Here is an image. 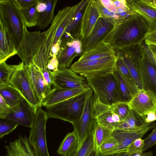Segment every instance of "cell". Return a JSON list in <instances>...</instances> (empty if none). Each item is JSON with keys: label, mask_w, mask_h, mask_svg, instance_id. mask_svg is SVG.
Masks as SVG:
<instances>
[{"label": "cell", "mask_w": 156, "mask_h": 156, "mask_svg": "<svg viewBox=\"0 0 156 156\" xmlns=\"http://www.w3.org/2000/svg\"><path fill=\"white\" fill-rule=\"evenodd\" d=\"M148 32L147 24L138 13L126 18L114 25L104 41L116 51L133 45L141 44Z\"/></svg>", "instance_id": "cell-1"}, {"label": "cell", "mask_w": 156, "mask_h": 156, "mask_svg": "<svg viewBox=\"0 0 156 156\" xmlns=\"http://www.w3.org/2000/svg\"><path fill=\"white\" fill-rule=\"evenodd\" d=\"M0 22L9 33L16 50L23 39L25 25L14 0H0Z\"/></svg>", "instance_id": "cell-2"}, {"label": "cell", "mask_w": 156, "mask_h": 156, "mask_svg": "<svg viewBox=\"0 0 156 156\" xmlns=\"http://www.w3.org/2000/svg\"><path fill=\"white\" fill-rule=\"evenodd\" d=\"M86 92L46 107L48 118L59 119L70 122L72 125L75 123L80 119L83 112L85 103Z\"/></svg>", "instance_id": "cell-3"}, {"label": "cell", "mask_w": 156, "mask_h": 156, "mask_svg": "<svg viewBox=\"0 0 156 156\" xmlns=\"http://www.w3.org/2000/svg\"><path fill=\"white\" fill-rule=\"evenodd\" d=\"M85 78L100 102L111 105L118 101L117 83L113 73Z\"/></svg>", "instance_id": "cell-4"}, {"label": "cell", "mask_w": 156, "mask_h": 156, "mask_svg": "<svg viewBox=\"0 0 156 156\" xmlns=\"http://www.w3.org/2000/svg\"><path fill=\"white\" fill-rule=\"evenodd\" d=\"M116 55L99 59L76 62L70 69L80 76L86 77L113 73L115 69L117 59Z\"/></svg>", "instance_id": "cell-5"}, {"label": "cell", "mask_w": 156, "mask_h": 156, "mask_svg": "<svg viewBox=\"0 0 156 156\" xmlns=\"http://www.w3.org/2000/svg\"><path fill=\"white\" fill-rule=\"evenodd\" d=\"M48 119L46 111L39 108L33 125L30 130L28 140L35 156H50L46 138V125Z\"/></svg>", "instance_id": "cell-6"}, {"label": "cell", "mask_w": 156, "mask_h": 156, "mask_svg": "<svg viewBox=\"0 0 156 156\" xmlns=\"http://www.w3.org/2000/svg\"><path fill=\"white\" fill-rule=\"evenodd\" d=\"M28 67L22 62L15 65L10 84L20 92L37 112L42 106V101L37 97L32 88L27 73Z\"/></svg>", "instance_id": "cell-7"}, {"label": "cell", "mask_w": 156, "mask_h": 156, "mask_svg": "<svg viewBox=\"0 0 156 156\" xmlns=\"http://www.w3.org/2000/svg\"><path fill=\"white\" fill-rule=\"evenodd\" d=\"M24 26V35L16 49L17 54L25 65L34 63L33 59L38 54L44 43V34L40 31L30 32Z\"/></svg>", "instance_id": "cell-8"}, {"label": "cell", "mask_w": 156, "mask_h": 156, "mask_svg": "<svg viewBox=\"0 0 156 156\" xmlns=\"http://www.w3.org/2000/svg\"><path fill=\"white\" fill-rule=\"evenodd\" d=\"M63 9L59 10L49 28L43 32L44 43L38 54L33 59V63L40 69L47 68L53 47L57 29L61 23L63 14Z\"/></svg>", "instance_id": "cell-9"}, {"label": "cell", "mask_w": 156, "mask_h": 156, "mask_svg": "<svg viewBox=\"0 0 156 156\" xmlns=\"http://www.w3.org/2000/svg\"><path fill=\"white\" fill-rule=\"evenodd\" d=\"M86 95L85 105L82 114L79 120L73 125V130L75 131L79 139L78 150L91 132L96 120L93 115L94 94L93 90L90 87L86 91Z\"/></svg>", "instance_id": "cell-10"}, {"label": "cell", "mask_w": 156, "mask_h": 156, "mask_svg": "<svg viewBox=\"0 0 156 156\" xmlns=\"http://www.w3.org/2000/svg\"><path fill=\"white\" fill-rule=\"evenodd\" d=\"M52 74L53 85L55 88L67 89L90 87L86 79L68 68H58L56 72H52Z\"/></svg>", "instance_id": "cell-11"}, {"label": "cell", "mask_w": 156, "mask_h": 156, "mask_svg": "<svg viewBox=\"0 0 156 156\" xmlns=\"http://www.w3.org/2000/svg\"><path fill=\"white\" fill-rule=\"evenodd\" d=\"M128 103L130 109L145 119L149 113L156 114V95L150 90L138 89Z\"/></svg>", "instance_id": "cell-12"}, {"label": "cell", "mask_w": 156, "mask_h": 156, "mask_svg": "<svg viewBox=\"0 0 156 156\" xmlns=\"http://www.w3.org/2000/svg\"><path fill=\"white\" fill-rule=\"evenodd\" d=\"M156 123L153 122L147 123L140 128L132 130H125L116 129L112 131V136L117 140L118 145L109 154L127 152L129 145L134 140L142 138L148 131L153 129Z\"/></svg>", "instance_id": "cell-13"}, {"label": "cell", "mask_w": 156, "mask_h": 156, "mask_svg": "<svg viewBox=\"0 0 156 156\" xmlns=\"http://www.w3.org/2000/svg\"><path fill=\"white\" fill-rule=\"evenodd\" d=\"M144 49V46L141 44L123 48L116 51L122 57L138 89L142 88L138 70V62Z\"/></svg>", "instance_id": "cell-14"}, {"label": "cell", "mask_w": 156, "mask_h": 156, "mask_svg": "<svg viewBox=\"0 0 156 156\" xmlns=\"http://www.w3.org/2000/svg\"><path fill=\"white\" fill-rule=\"evenodd\" d=\"M36 112L34 107L22 97L17 105L11 107L10 112L6 118L30 128L34 122Z\"/></svg>", "instance_id": "cell-15"}, {"label": "cell", "mask_w": 156, "mask_h": 156, "mask_svg": "<svg viewBox=\"0 0 156 156\" xmlns=\"http://www.w3.org/2000/svg\"><path fill=\"white\" fill-rule=\"evenodd\" d=\"M138 70L142 89L156 95V66L148 59L144 47L139 60Z\"/></svg>", "instance_id": "cell-16"}, {"label": "cell", "mask_w": 156, "mask_h": 156, "mask_svg": "<svg viewBox=\"0 0 156 156\" xmlns=\"http://www.w3.org/2000/svg\"><path fill=\"white\" fill-rule=\"evenodd\" d=\"M114 27L108 20L100 17L90 34L82 41L83 51L90 49L104 41Z\"/></svg>", "instance_id": "cell-17"}, {"label": "cell", "mask_w": 156, "mask_h": 156, "mask_svg": "<svg viewBox=\"0 0 156 156\" xmlns=\"http://www.w3.org/2000/svg\"><path fill=\"white\" fill-rule=\"evenodd\" d=\"M130 9L139 14L146 22L148 32L156 31V8L151 0H126Z\"/></svg>", "instance_id": "cell-18"}, {"label": "cell", "mask_w": 156, "mask_h": 156, "mask_svg": "<svg viewBox=\"0 0 156 156\" xmlns=\"http://www.w3.org/2000/svg\"><path fill=\"white\" fill-rule=\"evenodd\" d=\"M88 1L89 0H83L79 2V5L74 18L66 29L58 43L60 48L65 44L74 40L81 39L82 18Z\"/></svg>", "instance_id": "cell-19"}, {"label": "cell", "mask_w": 156, "mask_h": 156, "mask_svg": "<svg viewBox=\"0 0 156 156\" xmlns=\"http://www.w3.org/2000/svg\"><path fill=\"white\" fill-rule=\"evenodd\" d=\"M83 51L81 39L74 40L61 46L57 56L58 69L69 67L74 59L79 55L81 56Z\"/></svg>", "instance_id": "cell-20"}, {"label": "cell", "mask_w": 156, "mask_h": 156, "mask_svg": "<svg viewBox=\"0 0 156 156\" xmlns=\"http://www.w3.org/2000/svg\"><path fill=\"white\" fill-rule=\"evenodd\" d=\"M27 73L35 93L42 102L51 92L52 89L48 86L40 69L34 63L28 66Z\"/></svg>", "instance_id": "cell-21"}, {"label": "cell", "mask_w": 156, "mask_h": 156, "mask_svg": "<svg viewBox=\"0 0 156 156\" xmlns=\"http://www.w3.org/2000/svg\"><path fill=\"white\" fill-rule=\"evenodd\" d=\"M100 17V14L96 5L95 0H89L82 18L80 33L82 41L90 34Z\"/></svg>", "instance_id": "cell-22"}, {"label": "cell", "mask_w": 156, "mask_h": 156, "mask_svg": "<svg viewBox=\"0 0 156 156\" xmlns=\"http://www.w3.org/2000/svg\"><path fill=\"white\" fill-rule=\"evenodd\" d=\"M90 88L63 89L53 87L51 92L42 102V105L50 106L83 93Z\"/></svg>", "instance_id": "cell-23"}, {"label": "cell", "mask_w": 156, "mask_h": 156, "mask_svg": "<svg viewBox=\"0 0 156 156\" xmlns=\"http://www.w3.org/2000/svg\"><path fill=\"white\" fill-rule=\"evenodd\" d=\"M5 147V156H35L26 135H19Z\"/></svg>", "instance_id": "cell-24"}, {"label": "cell", "mask_w": 156, "mask_h": 156, "mask_svg": "<svg viewBox=\"0 0 156 156\" xmlns=\"http://www.w3.org/2000/svg\"><path fill=\"white\" fill-rule=\"evenodd\" d=\"M116 55V52L113 47L108 43L104 41L93 48L83 51L77 61L98 59Z\"/></svg>", "instance_id": "cell-25"}, {"label": "cell", "mask_w": 156, "mask_h": 156, "mask_svg": "<svg viewBox=\"0 0 156 156\" xmlns=\"http://www.w3.org/2000/svg\"><path fill=\"white\" fill-rule=\"evenodd\" d=\"M17 54L13 41L2 23L0 22V62Z\"/></svg>", "instance_id": "cell-26"}, {"label": "cell", "mask_w": 156, "mask_h": 156, "mask_svg": "<svg viewBox=\"0 0 156 156\" xmlns=\"http://www.w3.org/2000/svg\"><path fill=\"white\" fill-rule=\"evenodd\" d=\"M79 141L77 136L73 131L68 133L60 144L56 151L60 156H73L78 150Z\"/></svg>", "instance_id": "cell-27"}, {"label": "cell", "mask_w": 156, "mask_h": 156, "mask_svg": "<svg viewBox=\"0 0 156 156\" xmlns=\"http://www.w3.org/2000/svg\"><path fill=\"white\" fill-rule=\"evenodd\" d=\"M113 74L117 83L118 101L128 103L132 99L136 93L116 68Z\"/></svg>", "instance_id": "cell-28"}, {"label": "cell", "mask_w": 156, "mask_h": 156, "mask_svg": "<svg viewBox=\"0 0 156 156\" xmlns=\"http://www.w3.org/2000/svg\"><path fill=\"white\" fill-rule=\"evenodd\" d=\"M79 5L78 3L73 6L66 7L63 9V16L56 32L53 47L58 43L66 29L74 18Z\"/></svg>", "instance_id": "cell-29"}, {"label": "cell", "mask_w": 156, "mask_h": 156, "mask_svg": "<svg viewBox=\"0 0 156 156\" xmlns=\"http://www.w3.org/2000/svg\"><path fill=\"white\" fill-rule=\"evenodd\" d=\"M46 7L43 12L38 13L37 26L43 30L51 24L55 17L54 12L57 0H45Z\"/></svg>", "instance_id": "cell-30"}, {"label": "cell", "mask_w": 156, "mask_h": 156, "mask_svg": "<svg viewBox=\"0 0 156 156\" xmlns=\"http://www.w3.org/2000/svg\"><path fill=\"white\" fill-rule=\"evenodd\" d=\"M146 123L145 119L130 109L128 115L120 122L117 129L134 130L140 128Z\"/></svg>", "instance_id": "cell-31"}, {"label": "cell", "mask_w": 156, "mask_h": 156, "mask_svg": "<svg viewBox=\"0 0 156 156\" xmlns=\"http://www.w3.org/2000/svg\"><path fill=\"white\" fill-rule=\"evenodd\" d=\"M0 95L11 107L17 105L22 97L20 92L10 84L0 85Z\"/></svg>", "instance_id": "cell-32"}, {"label": "cell", "mask_w": 156, "mask_h": 156, "mask_svg": "<svg viewBox=\"0 0 156 156\" xmlns=\"http://www.w3.org/2000/svg\"><path fill=\"white\" fill-rule=\"evenodd\" d=\"M91 132L93 137L94 147L99 151V148L102 144L111 136L112 131L100 125L95 120Z\"/></svg>", "instance_id": "cell-33"}, {"label": "cell", "mask_w": 156, "mask_h": 156, "mask_svg": "<svg viewBox=\"0 0 156 156\" xmlns=\"http://www.w3.org/2000/svg\"><path fill=\"white\" fill-rule=\"evenodd\" d=\"M116 54L118 58L116 63L115 68L119 70L126 81L136 93L138 89L134 80L122 56L116 52Z\"/></svg>", "instance_id": "cell-34"}, {"label": "cell", "mask_w": 156, "mask_h": 156, "mask_svg": "<svg viewBox=\"0 0 156 156\" xmlns=\"http://www.w3.org/2000/svg\"><path fill=\"white\" fill-rule=\"evenodd\" d=\"M36 5L28 8H19L20 15L27 27L37 26L38 12L36 9Z\"/></svg>", "instance_id": "cell-35"}, {"label": "cell", "mask_w": 156, "mask_h": 156, "mask_svg": "<svg viewBox=\"0 0 156 156\" xmlns=\"http://www.w3.org/2000/svg\"><path fill=\"white\" fill-rule=\"evenodd\" d=\"M95 2L101 17L108 20L114 25L121 22L119 16L105 7L100 0H95Z\"/></svg>", "instance_id": "cell-36"}, {"label": "cell", "mask_w": 156, "mask_h": 156, "mask_svg": "<svg viewBox=\"0 0 156 156\" xmlns=\"http://www.w3.org/2000/svg\"><path fill=\"white\" fill-rule=\"evenodd\" d=\"M15 69V65L7 64L6 61L0 62V85L10 84L11 76Z\"/></svg>", "instance_id": "cell-37"}, {"label": "cell", "mask_w": 156, "mask_h": 156, "mask_svg": "<svg viewBox=\"0 0 156 156\" xmlns=\"http://www.w3.org/2000/svg\"><path fill=\"white\" fill-rule=\"evenodd\" d=\"M109 107L111 112L118 115L122 121L128 115L130 109L128 103L119 101L109 105Z\"/></svg>", "instance_id": "cell-38"}, {"label": "cell", "mask_w": 156, "mask_h": 156, "mask_svg": "<svg viewBox=\"0 0 156 156\" xmlns=\"http://www.w3.org/2000/svg\"><path fill=\"white\" fill-rule=\"evenodd\" d=\"M19 125L8 119L0 118V139L11 133Z\"/></svg>", "instance_id": "cell-39"}, {"label": "cell", "mask_w": 156, "mask_h": 156, "mask_svg": "<svg viewBox=\"0 0 156 156\" xmlns=\"http://www.w3.org/2000/svg\"><path fill=\"white\" fill-rule=\"evenodd\" d=\"M118 145L117 140L111 135L101 145L99 151L101 155L109 154Z\"/></svg>", "instance_id": "cell-40"}, {"label": "cell", "mask_w": 156, "mask_h": 156, "mask_svg": "<svg viewBox=\"0 0 156 156\" xmlns=\"http://www.w3.org/2000/svg\"><path fill=\"white\" fill-rule=\"evenodd\" d=\"M94 148L93 137L90 132L77 151L76 156H87Z\"/></svg>", "instance_id": "cell-41"}, {"label": "cell", "mask_w": 156, "mask_h": 156, "mask_svg": "<svg viewBox=\"0 0 156 156\" xmlns=\"http://www.w3.org/2000/svg\"><path fill=\"white\" fill-rule=\"evenodd\" d=\"M144 139L139 138L134 140L128 147L127 152L129 154H142L144 146Z\"/></svg>", "instance_id": "cell-42"}, {"label": "cell", "mask_w": 156, "mask_h": 156, "mask_svg": "<svg viewBox=\"0 0 156 156\" xmlns=\"http://www.w3.org/2000/svg\"><path fill=\"white\" fill-rule=\"evenodd\" d=\"M144 140V145L142 153L156 144V125L151 133Z\"/></svg>", "instance_id": "cell-43"}, {"label": "cell", "mask_w": 156, "mask_h": 156, "mask_svg": "<svg viewBox=\"0 0 156 156\" xmlns=\"http://www.w3.org/2000/svg\"><path fill=\"white\" fill-rule=\"evenodd\" d=\"M145 50L149 61L156 66V46L144 45Z\"/></svg>", "instance_id": "cell-44"}, {"label": "cell", "mask_w": 156, "mask_h": 156, "mask_svg": "<svg viewBox=\"0 0 156 156\" xmlns=\"http://www.w3.org/2000/svg\"><path fill=\"white\" fill-rule=\"evenodd\" d=\"M11 107L0 95V118H5L10 113Z\"/></svg>", "instance_id": "cell-45"}, {"label": "cell", "mask_w": 156, "mask_h": 156, "mask_svg": "<svg viewBox=\"0 0 156 156\" xmlns=\"http://www.w3.org/2000/svg\"><path fill=\"white\" fill-rule=\"evenodd\" d=\"M39 0H14L19 8L24 9L31 7L36 5Z\"/></svg>", "instance_id": "cell-46"}, {"label": "cell", "mask_w": 156, "mask_h": 156, "mask_svg": "<svg viewBox=\"0 0 156 156\" xmlns=\"http://www.w3.org/2000/svg\"><path fill=\"white\" fill-rule=\"evenodd\" d=\"M144 41L147 46L153 45L156 46V31L147 32Z\"/></svg>", "instance_id": "cell-47"}, {"label": "cell", "mask_w": 156, "mask_h": 156, "mask_svg": "<svg viewBox=\"0 0 156 156\" xmlns=\"http://www.w3.org/2000/svg\"><path fill=\"white\" fill-rule=\"evenodd\" d=\"M43 78L49 87L51 88L53 84L52 71L47 68L40 69Z\"/></svg>", "instance_id": "cell-48"}, {"label": "cell", "mask_w": 156, "mask_h": 156, "mask_svg": "<svg viewBox=\"0 0 156 156\" xmlns=\"http://www.w3.org/2000/svg\"><path fill=\"white\" fill-rule=\"evenodd\" d=\"M58 64L57 56L53 55L50 59L47 68L51 71L55 72L58 70Z\"/></svg>", "instance_id": "cell-49"}, {"label": "cell", "mask_w": 156, "mask_h": 156, "mask_svg": "<svg viewBox=\"0 0 156 156\" xmlns=\"http://www.w3.org/2000/svg\"><path fill=\"white\" fill-rule=\"evenodd\" d=\"M46 7V4L45 0H39L36 5V9L38 12H43Z\"/></svg>", "instance_id": "cell-50"}, {"label": "cell", "mask_w": 156, "mask_h": 156, "mask_svg": "<svg viewBox=\"0 0 156 156\" xmlns=\"http://www.w3.org/2000/svg\"><path fill=\"white\" fill-rule=\"evenodd\" d=\"M141 154H130L127 152H121L114 153L111 154L101 155V156H140Z\"/></svg>", "instance_id": "cell-51"}, {"label": "cell", "mask_w": 156, "mask_h": 156, "mask_svg": "<svg viewBox=\"0 0 156 156\" xmlns=\"http://www.w3.org/2000/svg\"><path fill=\"white\" fill-rule=\"evenodd\" d=\"M156 120V114L154 113H150L147 115L145 118V122L146 123H149L154 122Z\"/></svg>", "instance_id": "cell-52"}, {"label": "cell", "mask_w": 156, "mask_h": 156, "mask_svg": "<svg viewBox=\"0 0 156 156\" xmlns=\"http://www.w3.org/2000/svg\"><path fill=\"white\" fill-rule=\"evenodd\" d=\"M87 156H101L99 151L97 150L94 147V149L87 155Z\"/></svg>", "instance_id": "cell-53"}, {"label": "cell", "mask_w": 156, "mask_h": 156, "mask_svg": "<svg viewBox=\"0 0 156 156\" xmlns=\"http://www.w3.org/2000/svg\"><path fill=\"white\" fill-rule=\"evenodd\" d=\"M151 2L153 5L156 8V0H151Z\"/></svg>", "instance_id": "cell-54"}, {"label": "cell", "mask_w": 156, "mask_h": 156, "mask_svg": "<svg viewBox=\"0 0 156 156\" xmlns=\"http://www.w3.org/2000/svg\"><path fill=\"white\" fill-rule=\"evenodd\" d=\"M140 156H146V155H144V154H142V155H141Z\"/></svg>", "instance_id": "cell-55"}, {"label": "cell", "mask_w": 156, "mask_h": 156, "mask_svg": "<svg viewBox=\"0 0 156 156\" xmlns=\"http://www.w3.org/2000/svg\"><path fill=\"white\" fill-rule=\"evenodd\" d=\"M73 156H75V155H74Z\"/></svg>", "instance_id": "cell-56"}]
</instances>
